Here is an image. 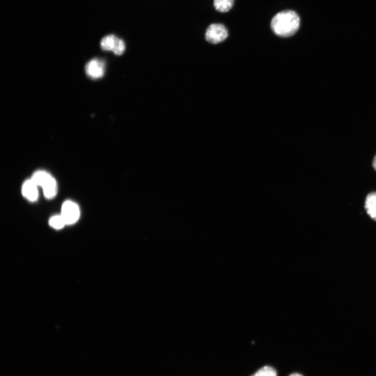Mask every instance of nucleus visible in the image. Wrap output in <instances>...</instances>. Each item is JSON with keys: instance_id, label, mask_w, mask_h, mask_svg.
Masks as SVG:
<instances>
[{"instance_id": "obj_10", "label": "nucleus", "mask_w": 376, "mask_h": 376, "mask_svg": "<svg viewBox=\"0 0 376 376\" xmlns=\"http://www.w3.org/2000/svg\"><path fill=\"white\" fill-rule=\"evenodd\" d=\"M45 196L47 199H52L57 193V184L53 178L52 181L43 188Z\"/></svg>"}, {"instance_id": "obj_13", "label": "nucleus", "mask_w": 376, "mask_h": 376, "mask_svg": "<svg viewBox=\"0 0 376 376\" xmlns=\"http://www.w3.org/2000/svg\"><path fill=\"white\" fill-rule=\"evenodd\" d=\"M126 50V45L123 40L118 39L114 50L112 52L115 54L120 55L124 53Z\"/></svg>"}, {"instance_id": "obj_11", "label": "nucleus", "mask_w": 376, "mask_h": 376, "mask_svg": "<svg viewBox=\"0 0 376 376\" xmlns=\"http://www.w3.org/2000/svg\"><path fill=\"white\" fill-rule=\"evenodd\" d=\"M49 223L51 227L56 230L62 229L64 227L65 225H67L61 214L52 216L50 218Z\"/></svg>"}, {"instance_id": "obj_14", "label": "nucleus", "mask_w": 376, "mask_h": 376, "mask_svg": "<svg viewBox=\"0 0 376 376\" xmlns=\"http://www.w3.org/2000/svg\"><path fill=\"white\" fill-rule=\"evenodd\" d=\"M373 166L374 169H375V170L376 171V155L375 156V157L374 158V160H373Z\"/></svg>"}, {"instance_id": "obj_1", "label": "nucleus", "mask_w": 376, "mask_h": 376, "mask_svg": "<svg viewBox=\"0 0 376 376\" xmlns=\"http://www.w3.org/2000/svg\"><path fill=\"white\" fill-rule=\"evenodd\" d=\"M300 20L293 10H284L277 14L271 22V30L277 36L286 38L293 36L298 30Z\"/></svg>"}, {"instance_id": "obj_7", "label": "nucleus", "mask_w": 376, "mask_h": 376, "mask_svg": "<svg viewBox=\"0 0 376 376\" xmlns=\"http://www.w3.org/2000/svg\"><path fill=\"white\" fill-rule=\"evenodd\" d=\"M53 178L48 173L40 171L33 174L31 180L38 186L44 188L52 180Z\"/></svg>"}, {"instance_id": "obj_3", "label": "nucleus", "mask_w": 376, "mask_h": 376, "mask_svg": "<svg viewBox=\"0 0 376 376\" xmlns=\"http://www.w3.org/2000/svg\"><path fill=\"white\" fill-rule=\"evenodd\" d=\"M61 215L66 224H73L80 218L79 206L76 203L72 201H65L62 206Z\"/></svg>"}, {"instance_id": "obj_9", "label": "nucleus", "mask_w": 376, "mask_h": 376, "mask_svg": "<svg viewBox=\"0 0 376 376\" xmlns=\"http://www.w3.org/2000/svg\"><path fill=\"white\" fill-rule=\"evenodd\" d=\"M234 4V0H214V6L218 11L229 12Z\"/></svg>"}, {"instance_id": "obj_4", "label": "nucleus", "mask_w": 376, "mask_h": 376, "mask_svg": "<svg viewBox=\"0 0 376 376\" xmlns=\"http://www.w3.org/2000/svg\"><path fill=\"white\" fill-rule=\"evenodd\" d=\"M105 68L104 62L100 59H94L87 63L86 71L89 77L93 79H97L103 76Z\"/></svg>"}, {"instance_id": "obj_15", "label": "nucleus", "mask_w": 376, "mask_h": 376, "mask_svg": "<svg viewBox=\"0 0 376 376\" xmlns=\"http://www.w3.org/2000/svg\"><path fill=\"white\" fill-rule=\"evenodd\" d=\"M289 376H303L299 374L294 373V374H291Z\"/></svg>"}, {"instance_id": "obj_12", "label": "nucleus", "mask_w": 376, "mask_h": 376, "mask_svg": "<svg viewBox=\"0 0 376 376\" xmlns=\"http://www.w3.org/2000/svg\"><path fill=\"white\" fill-rule=\"evenodd\" d=\"M251 376H277L276 371L272 367L266 366Z\"/></svg>"}, {"instance_id": "obj_6", "label": "nucleus", "mask_w": 376, "mask_h": 376, "mask_svg": "<svg viewBox=\"0 0 376 376\" xmlns=\"http://www.w3.org/2000/svg\"><path fill=\"white\" fill-rule=\"evenodd\" d=\"M365 208L370 217L376 221V192H371L367 196Z\"/></svg>"}, {"instance_id": "obj_2", "label": "nucleus", "mask_w": 376, "mask_h": 376, "mask_svg": "<svg viewBox=\"0 0 376 376\" xmlns=\"http://www.w3.org/2000/svg\"><path fill=\"white\" fill-rule=\"evenodd\" d=\"M229 35L227 27L221 24H213L207 28L205 39L208 42L217 44L223 42Z\"/></svg>"}, {"instance_id": "obj_5", "label": "nucleus", "mask_w": 376, "mask_h": 376, "mask_svg": "<svg viewBox=\"0 0 376 376\" xmlns=\"http://www.w3.org/2000/svg\"><path fill=\"white\" fill-rule=\"evenodd\" d=\"M38 186L32 180H27L23 184L22 192L23 196L30 201H36L39 197Z\"/></svg>"}, {"instance_id": "obj_8", "label": "nucleus", "mask_w": 376, "mask_h": 376, "mask_svg": "<svg viewBox=\"0 0 376 376\" xmlns=\"http://www.w3.org/2000/svg\"><path fill=\"white\" fill-rule=\"evenodd\" d=\"M118 39V38L114 35H109L103 37L100 42L101 48L103 50L112 51Z\"/></svg>"}]
</instances>
